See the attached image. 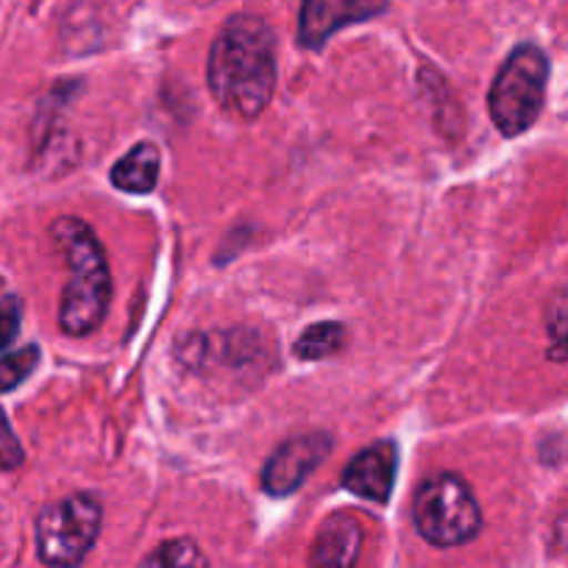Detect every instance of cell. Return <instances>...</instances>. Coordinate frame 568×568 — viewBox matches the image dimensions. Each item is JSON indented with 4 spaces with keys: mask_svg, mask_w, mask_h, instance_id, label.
I'll return each instance as SVG.
<instances>
[{
    "mask_svg": "<svg viewBox=\"0 0 568 568\" xmlns=\"http://www.w3.org/2000/svg\"><path fill=\"white\" fill-rule=\"evenodd\" d=\"M343 346H346V326L324 321V324L307 326V329L302 332V337L296 341V346H293V352H296L298 359L315 363V359L332 357V354L341 352Z\"/></svg>",
    "mask_w": 568,
    "mask_h": 568,
    "instance_id": "obj_11",
    "label": "cell"
},
{
    "mask_svg": "<svg viewBox=\"0 0 568 568\" xmlns=\"http://www.w3.org/2000/svg\"><path fill=\"white\" fill-rule=\"evenodd\" d=\"M23 460H26L23 446H20L18 435L12 433L7 413L0 409V468H3V471H14V468L23 466Z\"/></svg>",
    "mask_w": 568,
    "mask_h": 568,
    "instance_id": "obj_16",
    "label": "cell"
},
{
    "mask_svg": "<svg viewBox=\"0 0 568 568\" xmlns=\"http://www.w3.org/2000/svg\"><path fill=\"white\" fill-rule=\"evenodd\" d=\"M396 444L379 440V444L368 446L352 457V463L343 471V485L359 499L385 505L393 494V483H396Z\"/></svg>",
    "mask_w": 568,
    "mask_h": 568,
    "instance_id": "obj_8",
    "label": "cell"
},
{
    "mask_svg": "<svg viewBox=\"0 0 568 568\" xmlns=\"http://www.w3.org/2000/svg\"><path fill=\"white\" fill-rule=\"evenodd\" d=\"M140 568H210V562H206L204 551L199 549L195 540L173 538L156 546V549L140 562Z\"/></svg>",
    "mask_w": 568,
    "mask_h": 568,
    "instance_id": "obj_12",
    "label": "cell"
},
{
    "mask_svg": "<svg viewBox=\"0 0 568 568\" xmlns=\"http://www.w3.org/2000/svg\"><path fill=\"white\" fill-rule=\"evenodd\" d=\"M387 7L390 0H304L298 14V42L318 51L341 29L379 18Z\"/></svg>",
    "mask_w": 568,
    "mask_h": 568,
    "instance_id": "obj_7",
    "label": "cell"
},
{
    "mask_svg": "<svg viewBox=\"0 0 568 568\" xmlns=\"http://www.w3.org/2000/svg\"><path fill=\"white\" fill-rule=\"evenodd\" d=\"M413 521L426 544L449 549L477 538L483 513L466 479L457 474H438L426 479L415 494Z\"/></svg>",
    "mask_w": 568,
    "mask_h": 568,
    "instance_id": "obj_4",
    "label": "cell"
},
{
    "mask_svg": "<svg viewBox=\"0 0 568 568\" xmlns=\"http://www.w3.org/2000/svg\"><path fill=\"white\" fill-rule=\"evenodd\" d=\"M162 156L154 142H140L123 160L114 162L112 184L123 193L131 195H149L160 182Z\"/></svg>",
    "mask_w": 568,
    "mask_h": 568,
    "instance_id": "obj_10",
    "label": "cell"
},
{
    "mask_svg": "<svg viewBox=\"0 0 568 568\" xmlns=\"http://www.w3.org/2000/svg\"><path fill=\"white\" fill-rule=\"evenodd\" d=\"M23 324V302L18 296L0 298V352L9 348Z\"/></svg>",
    "mask_w": 568,
    "mask_h": 568,
    "instance_id": "obj_15",
    "label": "cell"
},
{
    "mask_svg": "<svg viewBox=\"0 0 568 568\" xmlns=\"http://www.w3.org/2000/svg\"><path fill=\"white\" fill-rule=\"evenodd\" d=\"M206 81L217 106L237 118L265 112L276 90V37L256 14H234L212 42Z\"/></svg>",
    "mask_w": 568,
    "mask_h": 568,
    "instance_id": "obj_1",
    "label": "cell"
},
{
    "mask_svg": "<svg viewBox=\"0 0 568 568\" xmlns=\"http://www.w3.org/2000/svg\"><path fill=\"white\" fill-rule=\"evenodd\" d=\"M51 237L68 256L70 278L62 293L59 326L64 335L84 337L101 326L112 302L109 262L95 232L79 217H59L51 226Z\"/></svg>",
    "mask_w": 568,
    "mask_h": 568,
    "instance_id": "obj_2",
    "label": "cell"
},
{
    "mask_svg": "<svg viewBox=\"0 0 568 568\" xmlns=\"http://www.w3.org/2000/svg\"><path fill=\"white\" fill-rule=\"evenodd\" d=\"M363 551V527L352 513H335L321 524L307 568H354Z\"/></svg>",
    "mask_w": 568,
    "mask_h": 568,
    "instance_id": "obj_9",
    "label": "cell"
},
{
    "mask_svg": "<svg viewBox=\"0 0 568 568\" xmlns=\"http://www.w3.org/2000/svg\"><path fill=\"white\" fill-rule=\"evenodd\" d=\"M551 357L568 359V293L557 296L549 307Z\"/></svg>",
    "mask_w": 568,
    "mask_h": 568,
    "instance_id": "obj_14",
    "label": "cell"
},
{
    "mask_svg": "<svg viewBox=\"0 0 568 568\" xmlns=\"http://www.w3.org/2000/svg\"><path fill=\"white\" fill-rule=\"evenodd\" d=\"M332 435L304 433L284 440L262 468V488L267 496H291L304 479L332 455Z\"/></svg>",
    "mask_w": 568,
    "mask_h": 568,
    "instance_id": "obj_6",
    "label": "cell"
},
{
    "mask_svg": "<svg viewBox=\"0 0 568 568\" xmlns=\"http://www.w3.org/2000/svg\"><path fill=\"white\" fill-rule=\"evenodd\" d=\"M37 365H40V348L37 346H26L20 352L0 357V393H9L23 385L34 374Z\"/></svg>",
    "mask_w": 568,
    "mask_h": 568,
    "instance_id": "obj_13",
    "label": "cell"
},
{
    "mask_svg": "<svg viewBox=\"0 0 568 568\" xmlns=\"http://www.w3.org/2000/svg\"><path fill=\"white\" fill-rule=\"evenodd\" d=\"M101 501L92 494L51 501L37 516V555L51 568L81 566L101 535Z\"/></svg>",
    "mask_w": 568,
    "mask_h": 568,
    "instance_id": "obj_5",
    "label": "cell"
},
{
    "mask_svg": "<svg viewBox=\"0 0 568 568\" xmlns=\"http://www.w3.org/2000/svg\"><path fill=\"white\" fill-rule=\"evenodd\" d=\"M549 59L538 45H518L505 59L488 92L490 118L505 136H518L538 120L546 101Z\"/></svg>",
    "mask_w": 568,
    "mask_h": 568,
    "instance_id": "obj_3",
    "label": "cell"
}]
</instances>
